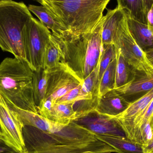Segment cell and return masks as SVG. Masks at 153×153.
<instances>
[{"label":"cell","instance_id":"cell-6","mask_svg":"<svg viewBox=\"0 0 153 153\" xmlns=\"http://www.w3.org/2000/svg\"><path fill=\"white\" fill-rule=\"evenodd\" d=\"M113 44L133 70L148 76H153L152 66L144 51L138 45L129 30L126 13L117 27Z\"/></svg>","mask_w":153,"mask_h":153},{"label":"cell","instance_id":"cell-16","mask_svg":"<svg viewBox=\"0 0 153 153\" xmlns=\"http://www.w3.org/2000/svg\"><path fill=\"white\" fill-rule=\"evenodd\" d=\"M126 14L125 11L117 6L113 10H108L104 16L102 31V47L113 44L114 35L119 23Z\"/></svg>","mask_w":153,"mask_h":153},{"label":"cell","instance_id":"cell-25","mask_svg":"<svg viewBox=\"0 0 153 153\" xmlns=\"http://www.w3.org/2000/svg\"><path fill=\"white\" fill-rule=\"evenodd\" d=\"M117 63L116 57L110 63L103 73L99 83V98H100L108 92L114 89Z\"/></svg>","mask_w":153,"mask_h":153},{"label":"cell","instance_id":"cell-17","mask_svg":"<svg viewBox=\"0 0 153 153\" xmlns=\"http://www.w3.org/2000/svg\"><path fill=\"white\" fill-rule=\"evenodd\" d=\"M30 11L34 13L43 25L51 30L53 35L63 38H66L68 35L67 30L48 12L43 6L30 4Z\"/></svg>","mask_w":153,"mask_h":153},{"label":"cell","instance_id":"cell-35","mask_svg":"<svg viewBox=\"0 0 153 153\" xmlns=\"http://www.w3.org/2000/svg\"><path fill=\"white\" fill-rule=\"evenodd\" d=\"M35 1H37L38 2L40 3V1H41V0H35Z\"/></svg>","mask_w":153,"mask_h":153},{"label":"cell","instance_id":"cell-36","mask_svg":"<svg viewBox=\"0 0 153 153\" xmlns=\"http://www.w3.org/2000/svg\"><path fill=\"white\" fill-rule=\"evenodd\" d=\"M151 153H153V152H151Z\"/></svg>","mask_w":153,"mask_h":153},{"label":"cell","instance_id":"cell-32","mask_svg":"<svg viewBox=\"0 0 153 153\" xmlns=\"http://www.w3.org/2000/svg\"><path fill=\"white\" fill-rule=\"evenodd\" d=\"M144 51L148 61L153 68V47L149 48Z\"/></svg>","mask_w":153,"mask_h":153},{"label":"cell","instance_id":"cell-29","mask_svg":"<svg viewBox=\"0 0 153 153\" xmlns=\"http://www.w3.org/2000/svg\"><path fill=\"white\" fill-rule=\"evenodd\" d=\"M150 122L151 120L145 124L141 130V141L143 146L147 145L152 139L153 132Z\"/></svg>","mask_w":153,"mask_h":153},{"label":"cell","instance_id":"cell-9","mask_svg":"<svg viewBox=\"0 0 153 153\" xmlns=\"http://www.w3.org/2000/svg\"><path fill=\"white\" fill-rule=\"evenodd\" d=\"M0 124L6 143L19 153H27L22 134L23 125L1 95Z\"/></svg>","mask_w":153,"mask_h":153},{"label":"cell","instance_id":"cell-2","mask_svg":"<svg viewBox=\"0 0 153 153\" xmlns=\"http://www.w3.org/2000/svg\"><path fill=\"white\" fill-rule=\"evenodd\" d=\"M33 74L25 60L5 58L0 63V95L19 108L38 113L33 96Z\"/></svg>","mask_w":153,"mask_h":153},{"label":"cell","instance_id":"cell-13","mask_svg":"<svg viewBox=\"0 0 153 153\" xmlns=\"http://www.w3.org/2000/svg\"><path fill=\"white\" fill-rule=\"evenodd\" d=\"M131 102L113 89L100 98L94 111L101 115L114 117L125 111Z\"/></svg>","mask_w":153,"mask_h":153},{"label":"cell","instance_id":"cell-10","mask_svg":"<svg viewBox=\"0 0 153 153\" xmlns=\"http://www.w3.org/2000/svg\"><path fill=\"white\" fill-rule=\"evenodd\" d=\"M72 122L95 135L126 137L122 128L113 118L95 111Z\"/></svg>","mask_w":153,"mask_h":153},{"label":"cell","instance_id":"cell-8","mask_svg":"<svg viewBox=\"0 0 153 153\" xmlns=\"http://www.w3.org/2000/svg\"><path fill=\"white\" fill-rule=\"evenodd\" d=\"M46 71L48 80L45 99H48L53 103L83 82L65 61Z\"/></svg>","mask_w":153,"mask_h":153},{"label":"cell","instance_id":"cell-1","mask_svg":"<svg viewBox=\"0 0 153 153\" xmlns=\"http://www.w3.org/2000/svg\"><path fill=\"white\" fill-rule=\"evenodd\" d=\"M110 0H41L39 3L67 30L65 39L92 32Z\"/></svg>","mask_w":153,"mask_h":153},{"label":"cell","instance_id":"cell-3","mask_svg":"<svg viewBox=\"0 0 153 153\" xmlns=\"http://www.w3.org/2000/svg\"><path fill=\"white\" fill-rule=\"evenodd\" d=\"M104 18L102 16L92 32L75 39H65L54 35L63 51L65 62L82 80L93 71L100 62L103 49L101 35Z\"/></svg>","mask_w":153,"mask_h":153},{"label":"cell","instance_id":"cell-23","mask_svg":"<svg viewBox=\"0 0 153 153\" xmlns=\"http://www.w3.org/2000/svg\"><path fill=\"white\" fill-rule=\"evenodd\" d=\"M99 63L93 71L84 79L77 101L99 98Z\"/></svg>","mask_w":153,"mask_h":153},{"label":"cell","instance_id":"cell-15","mask_svg":"<svg viewBox=\"0 0 153 153\" xmlns=\"http://www.w3.org/2000/svg\"><path fill=\"white\" fill-rule=\"evenodd\" d=\"M44 117L64 125H69L76 119V113L73 104L54 103L46 108L43 112Z\"/></svg>","mask_w":153,"mask_h":153},{"label":"cell","instance_id":"cell-22","mask_svg":"<svg viewBox=\"0 0 153 153\" xmlns=\"http://www.w3.org/2000/svg\"><path fill=\"white\" fill-rule=\"evenodd\" d=\"M126 13L129 30L138 45L143 49L153 47V32L148 25L134 19Z\"/></svg>","mask_w":153,"mask_h":153},{"label":"cell","instance_id":"cell-27","mask_svg":"<svg viewBox=\"0 0 153 153\" xmlns=\"http://www.w3.org/2000/svg\"><path fill=\"white\" fill-rule=\"evenodd\" d=\"M99 64V80H100L103 73L111 62L117 57L116 49L114 44H110L102 47Z\"/></svg>","mask_w":153,"mask_h":153},{"label":"cell","instance_id":"cell-31","mask_svg":"<svg viewBox=\"0 0 153 153\" xmlns=\"http://www.w3.org/2000/svg\"><path fill=\"white\" fill-rule=\"evenodd\" d=\"M147 23L149 28L153 32V3L147 14Z\"/></svg>","mask_w":153,"mask_h":153},{"label":"cell","instance_id":"cell-20","mask_svg":"<svg viewBox=\"0 0 153 153\" xmlns=\"http://www.w3.org/2000/svg\"><path fill=\"white\" fill-rule=\"evenodd\" d=\"M97 139L115 149L117 153H144L143 145L124 137L95 135Z\"/></svg>","mask_w":153,"mask_h":153},{"label":"cell","instance_id":"cell-11","mask_svg":"<svg viewBox=\"0 0 153 153\" xmlns=\"http://www.w3.org/2000/svg\"><path fill=\"white\" fill-rule=\"evenodd\" d=\"M153 99V88L138 100L131 102L122 113L113 118L122 128L127 138L134 142L133 121L135 117L142 112Z\"/></svg>","mask_w":153,"mask_h":153},{"label":"cell","instance_id":"cell-18","mask_svg":"<svg viewBox=\"0 0 153 153\" xmlns=\"http://www.w3.org/2000/svg\"><path fill=\"white\" fill-rule=\"evenodd\" d=\"M115 149L106 143L98 140L74 146L57 148L39 153H111Z\"/></svg>","mask_w":153,"mask_h":153},{"label":"cell","instance_id":"cell-5","mask_svg":"<svg viewBox=\"0 0 153 153\" xmlns=\"http://www.w3.org/2000/svg\"><path fill=\"white\" fill-rule=\"evenodd\" d=\"M22 134L27 153H39L98 140L95 134L71 122L62 130L48 133L30 126H23Z\"/></svg>","mask_w":153,"mask_h":153},{"label":"cell","instance_id":"cell-30","mask_svg":"<svg viewBox=\"0 0 153 153\" xmlns=\"http://www.w3.org/2000/svg\"><path fill=\"white\" fill-rule=\"evenodd\" d=\"M0 153H19L3 140L0 139Z\"/></svg>","mask_w":153,"mask_h":153},{"label":"cell","instance_id":"cell-34","mask_svg":"<svg viewBox=\"0 0 153 153\" xmlns=\"http://www.w3.org/2000/svg\"><path fill=\"white\" fill-rule=\"evenodd\" d=\"M150 125H151V128H152V130L153 134V113L152 115V117H151Z\"/></svg>","mask_w":153,"mask_h":153},{"label":"cell","instance_id":"cell-7","mask_svg":"<svg viewBox=\"0 0 153 153\" xmlns=\"http://www.w3.org/2000/svg\"><path fill=\"white\" fill-rule=\"evenodd\" d=\"M51 31L39 21L31 19L23 35L25 61L33 71L43 68L44 54Z\"/></svg>","mask_w":153,"mask_h":153},{"label":"cell","instance_id":"cell-28","mask_svg":"<svg viewBox=\"0 0 153 153\" xmlns=\"http://www.w3.org/2000/svg\"><path fill=\"white\" fill-rule=\"evenodd\" d=\"M82 85V84L80 85L76 88L68 92L66 94L57 100L55 103L72 104L74 105L77 101Z\"/></svg>","mask_w":153,"mask_h":153},{"label":"cell","instance_id":"cell-14","mask_svg":"<svg viewBox=\"0 0 153 153\" xmlns=\"http://www.w3.org/2000/svg\"><path fill=\"white\" fill-rule=\"evenodd\" d=\"M117 6L124 10L134 19L144 24L147 23V14L153 0H117Z\"/></svg>","mask_w":153,"mask_h":153},{"label":"cell","instance_id":"cell-33","mask_svg":"<svg viewBox=\"0 0 153 153\" xmlns=\"http://www.w3.org/2000/svg\"><path fill=\"white\" fill-rule=\"evenodd\" d=\"M0 139H1V140H3V141H4V142L6 143V141H5V137H4V135L2 129L1 124H0Z\"/></svg>","mask_w":153,"mask_h":153},{"label":"cell","instance_id":"cell-21","mask_svg":"<svg viewBox=\"0 0 153 153\" xmlns=\"http://www.w3.org/2000/svg\"><path fill=\"white\" fill-rule=\"evenodd\" d=\"M63 61L65 56L62 47L57 38L52 33L46 46L43 68L50 70Z\"/></svg>","mask_w":153,"mask_h":153},{"label":"cell","instance_id":"cell-12","mask_svg":"<svg viewBox=\"0 0 153 153\" xmlns=\"http://www.w3.org/2000/svg\"><path fill=\"white\" fill-rule=\"evenodd\" d=\"M3 99L10 108L18 116L23 126H30L45 132L53 133L60 131L66 126L49 120L38 113L19 108Z\"/></svg>","mask_w":153,"mask_h":153},{"label":"cell","instance_id":"cell-26","mask_svg":"<svg viewBox=\"0 0 153 153\" xmlns=\"http://www.w3.org/2000/svg\"><path fill=\"white\" fill-rule=\"evenodd\" d=\"M116 51L117 63L114 89L124 85L129 81V65L127 63L119 51L116 49Z\"/></svg>","mask_w":153,"mask_h":153},{"label":"cell","instance_id":"cell-19","mask_svg":"<svg viewBox=\"0 0 153 153\" xmlns=\"http://www.w3.org/2000/svg\"><path fill=\"white\" fill-rule=\"evenodd\" d=\"M153 88V76H148L143 74L139 76H134L127 83L114 90L125 97L141 93H147Z\"/></svg>","mask_w":153,"mask_h":153},{"label":"cell","instance_id":"cell-37","mask_svg":"<svg viewBox=\"0 0 153 153\" xmlns=\"http://www.w3.org/2000/svg\"><path fill=\"white\" fill-rule=\"evenodd\" d=\"M153 138V137H152V139Z\"/></svg>","mask_w":153,"mask_h":153},{"label":"cell","instance_id":"cell-24","mask_svg":"<svg viewBox=\"0 0 153 153\" xmlns=\"http://www.w3.org/2000/svg\"><path fill=\"white\" fill-rule=\"evenodd\" d=\"M48 76L46 70L42 68L37 71H33L32 78L33 96L37 108L45 99L46 94Z\"/></svg>","mask_w":153,"mask_h":153},{"label":"cell","instance_id":"cell-4","mask_svg":"<svg viewBox=\"0 0 153 153\" xmlns=\"http://www.w3.org/2000/svg\"><path fill=\"white\" fill-rule=\"evenodd\" d=\"M33 17L22 2L0 0V48L3 51L25 61L23 35Z\"/></svg>","mask_w":153,"mask_h":153}]
</instances>
